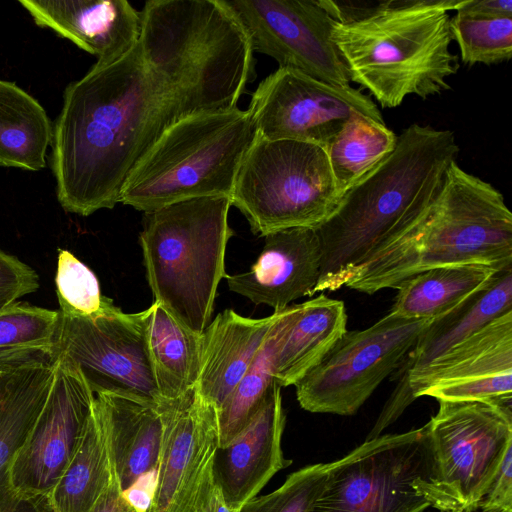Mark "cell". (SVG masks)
I'll return each instance as SVG.
<instances>
[{
	"label": "cell",
	"instance_id": "1",
	"mask_svg": "<svg viewBox=\"0 0 512 512\" xmlns=\"http://www.w3.org/2000/svg\"><path fill=\"white\" fill-rule=\"evenodd\" d=\"M182 117L138 43L115 62L94 64L67 85L53 124L50 160L61 207L80 216L114 208L136 164Z\"/></svg>",
	"mask_w": 512,
	"mask_h": 512
},
{
	"label": "cell",
	"instance_id": "2",
	"mask_svg": "<svg viewBox=\"0 0 512 512\" xmlns=\"http://www.w3.org/2000/svg\"><path fill=\"white\" fill-rule=\"evenodd\" d=\"M459 151L451 130L417 123L404 129L394 150L348 188L314 228L321 248L315 293L343 287L382 243L420 219Z\"/></svg>",
	"mask_w": 512,
	"mask_h": 512
},
{
	"label": "cell",
	"instance_id": "3",
	"mask_svg": "<svg viewBox=\"0 0 512 512\" xmlns=\"http://www.w3.org/2000/svg\"><path fill=\"white\" fill-rule=\"evenodd\" d=\"M464 264L512 267V214L498 189L455 161L430 209L382 243L344 286L374 294L426 270Z\"/></svg>",
	"mask_w": 512,
	"mask_h": 512
},
{
	"label": "cell",
	"instance_id": "4",
	"mask_svg": "<svg viewBox=\"0 0 512 512\" xmlns=\"http://www.w3.org/2000/svg\"><path fill=\"white\" fill-rule=\"evenodd\" d=\"M140 15L143 59L171 87L183 117L237 107L253 49L225 0H149Z\"/></svg>",
	"mask_w": 512,
	"mask_h": 512
},
{
	"label": "cell",
	"instance_id": "5",
	"mask_svg": "<svg viewBox=\"0 0 512 512\" xmlns=\"http://www.w3.org/2000/svg\"><path fill=\"white\" fill-rule=\"evenodd\" d=\"M465 0H388L368 16L333 27L332 40L354 82L382 108L400 106L409 95L422 99L451 88L459 70L450 10Z\"/></svg>",
	"mask_w": 512,
	"mask_h": 512
},
{
	"label": "cell",
	"instance_id": "6",
	"mask_svg": "<svg viewBox=\"0 0 512 512\" xmlns=\"http://www.w3.org/2000/svg\"><path fill=\"white\" fill-rule=\"evenodd\" d=\"M231 206L229 197L212 196L145 213L139 239L154 300L196 333L209 324L218 285L226 277Z\"/></svg>",
	"mask_w": 512,
	"mask_h": 512
},
{
	"label": "cell",
	"instance_id": "7",
	"mask_svg": "<svg viewBox=\"0 0 512 512\" xmlns=\"http://www.w3.org/2000/svg\"><path fill=\"white\" fill-rule=\"evenodd\" d=\"M255 137L249 112L237 107L184 116L136 164L120 203L149 213L194 198H230Z\"/></svg>",
	"mask_w": 512,
	"mask_h": 512
},
{
	"label": "cell",
	"instance_id": "8",
	"mask_svg": "<svg viewBox=\"0 0 512 512\" xmlns=\"http://www.w3.org/2000/svg\"><path fill=\"white\" fill-rule=\"evenodd\" d=\"M341 195L326 151L294 140L256 134L238 170L231 205L260 236L298 227L316 228Z\"/></svg>",
	"mask_w": 512,
	"mask_h": 512
},
{
	"label": "cell",
	"instance_id": "9",
	"mask_svg": "<svg viewBox=\"0 0 512 512\" xmlns=\"http://www.w3.org/2000/svg\"><path fill=\"white\" fill-rule=\"evenodd\" d=\"M427 424L431 471L419 492L442 512H475L512 448V405L438 401Z\"/></svg>",
	"mask_w": 512,
	"mask_h": 512
},
{
	"label": "cell",
	"instance_id": "10",
	"mask_svg": "<svg viewBox=\"0 0 512 512\" xmlns=\"http://www.w3.org/2000/svg\"><path fill=\"white\" fill-rule=\"evenodd\" d=\"M432 464L428 426L366 440L327 463L312 512H424Z\"/></svg>",
	"mask_w": 512,
	"mask_h": 512
},
{
	"label": "cell",
	"instance_id": "11",
	"mask_svg": "<svg viewBox=\"0 0 512 512\" xmlns=\"http://www.w3.org/2000/svg\"><path fill=\"white\" fill-rule=\"evenodd\" d=\"M432 320L388 312L364 330L346 331L295 384L299 405L312 413L356 414L380 383L403 364Z\"/></svg>",
	"mask_w": 512,
	"mask_h": 512
},
{
	"label": "cell",
	"instance_id": "12",
	"mask_svg": "<svg viewBox=\"0 0 512 512\" xmlns=\"http://www.w3.org/2000/svg\"><path fill=\"white\" fill-rule=\"evenodd\" d=\"M57 356L74 365L94 395L112 394L161 407L141 313L105 297L89 316L60 308Z\"/></svg>",
	"mask_w": 512,
	"mask_h": 512
},
{
	"label": "cell",
	"instance_id": "13",
	"mask_svg": "<svg viewBox=\"0 0 512 512\" xmlns=\"http://www.w3.org/2000/svg\"><path fill=\"white\" fill-rule=\"evenodd\" d=\"M247 111L258 136L311 143L325 151L354 114L385 123L377 104L361 89L335 86L290 68L268 75Z\"/></svg>",
	"mask_w": 512,
	"mask_h": 512
},
{
	"label": "cell",
	"instance_id": "14",
	"mask_svg": "<svg viewBox=\"0 0 512 512\" xmlns=\"http://www.w3.org/2000/svg\"><path fill=\"white\" fill-rule=\"evenodd\" d=\"M94 399L81 372L57 356L49 394L10 467L19 501L33 505L47 498L80 443Z\"/></svg>",
	"mask_w": 512,
	"mask_h": 512
},
{
	"label": "cell",
	"instance_id": "15",
	"mask_svg": "<svg viewBox=\"0 0 512 512\" xmlns=\"http://www.w3.org/2000/svg\"><path fill=\"white\" fill-rule=\"evenodd\" d=\"M244 27L253 52L317 80L351 86L332 40L336 21L320 0H225Z\"/></svg>",
	"mask_w": 512,
	"mask_h": 512
},
{
	"label": "cell",
	"instance_id": "16",
	"mask_svg": "<svg viewBox=\"0 0 512 512\" xmlns=\"http://www.w3.org/2000/svg\"><path fill=\"white\" fill-rule=\"evenodd\" d=\"M408 383L415 399L512 405V311L457 343Z\"/></svg>",
	"mask_w": 512,
	"mask_h": 512
},
{
	"label": "cell",
	"instance_id": "17",
	"mask_svg": "<svg viewBox=\"0 0 512 512\" xmlns=\"http://www.w3.org/2000/svg\"><path fill=\"white\" fill-rule=\"evenodd\" d=\"M160 410L163 443L144 512H194L198 490L218 447L217 409L195 387Z\"/></svg>",
	"mask_w": 512,
	"mask_h": 512
},
{
	"label": "cell",
	"instance_id": "18",
	"mask_svg": "<svg viewBox=\"0 0 512 512\" xmlns=\"http://www.w3.org/2000/svg\"><path fill=\"white\" fill-rule=\"evenodd\" d=\"M281 388L275 383L246 429L228 445L215 450L213 480L234 512H239L278 471L292 463L284 458L281 448L286 421Z\"/></svg>",
	"mask_w": 512,
	"mask_h": 512
},
{
	"label": "cell",
	"instance_id": "19",
	"mask_svg": "<svg viewBox=\"0 0 512 512\" xmlns=\"http://www.w3.org/2000/svg\"><path fill=\"white\" fill-rule=\"evenodd\" d=\"M320 266L316 230L298 227L266 235L255 264L225 278L230 291L280 311L296 299L315 294Z\"/></svg>",
	"mask_w": 512,
	"mask_h": 512
},
{
	"label": "cell",
	"instance_id": "20",
	"mask_svg": "<svg viewBox=\"0 0 512 512\" xmlns=\"http://www.w3.org/2000/svg\"><path fill=\"white\" fill-rule=\"evenodd\" d=\"M35 24L97 58L117 61L138 43L141 15L127 0H19Z\"/></svg>",
	"mask_w": 512,
	"mask_h": 512
},
{
	"label": "cell",
	"instance_id": "21",
	"mask_svg": "<svg viewBox=\"0 0 512 512\" xmlns=\"http://www.w3.org/2000/svg\"><path fill=\"white\" fill-rule=\"evenodd\" d=\"M283 310L263 318L219 313L201 333L199 395L217 410L247 372Z\"/></svg>",
	"mask_w": 512,
	"mask_h": 512
},
{
	"label": "cell",
	"instance_id": "22",
	"mask_svg": "<svg viewBox=\"0 0 512 512\" xmlns=\"http://www.w3.org/2000/svg\"><path fill=\"white\" fill-rule=\"evenodd\" d=\"M94 409L105 433L112 468L126 493L158 467L164 434L160 407L97 394Z\"/></svg>",
	"mask_w": 512,
	"mask_h": 512
},
{
	"label": "cell",
	"instance_id": "23",
	"mask_svg": "<svg viewBox=\"0 0 512 512\" xmlns=\"http://www.w3.org/2000/svg\"><path fill=\"white\" fill-rule=\"evenodd\" d=\"M342 301L325 294L286 307L274 354L275 380L295 385L316 367L347 331Z\"/></svg>",
	"mask_w": 512,
	"mask_h": 512
},
{
	"label": "cell",
	"instance_id": "24",
	"mask_svg": "<svg viewBox=\"0 0 512 512\" xmlns=\"http://www.w3.org/2000/svg\"><path fill=\"white\" fill-rule=\"evenodd\" d=\"M512 311V267L495 273L447 313L422 331L403 362L408 382L442 356L497 317Z\"/></svg>",
	"mask_w": 512,
	"mask_h": 512
},
{
	"label": "cell",
	"instance_id": "25",
	"mask_svg": "<svg viewBox=\"0 0 512 512\" xmlns=\"http://www.w3.org/2000/svg\"><path fill=\"white\" fill-rule=\"evenodd\" d=\"M56 359L19 367L0 396V512H19L10 467L40 413L53 383Z\"/></svg>",
	"mask_w": 512,
	"mask_h": 512
},
{
	"label": "cell",
	"instance_id": "26",
	"mask_svg": "<svg viewBox=\"0 0 512 512\" xmlns=\"http://www.w3.org/2000/svg\"><path fill=\"white\" fill-rule=\"evenodd\" d=\"M140 313L159 393L165 403L177 400L197 385L201 333L178 322L155 300Z\"/></svg>",
	"mask_w": 512,
	"mask_h": 512
},
{
	"label": "cell",
	"instance_id": "27",
	"mask_svg": "<svg viewBox=\"0 0 512 512\" xmlns=\"http://www.w3.org/2000/svg\"><path fill=\"white\" fill-rule=\"evenodd\" d=\"M52 133L42 105L14 82L0 79V167L43 169Z\"/></svg>",
	"mask_w": 512,
	"mask_h": 512
},
{
	"label": "cell",
	"instance_id": "28",
	"mask_svg": "<svg viewBox=\"0 0 512 512\" xmlns=\"http://www.w3.org/2000/svg\"><path fill=\"white\" fill-rule=\"evenodd\" d=\"M498 270L482 264L426 270L399 284L389 313L412 319H436L483 286Z\"/></svg>",
	"mask_w": 512,
	"mask_h": 512
},
{
	"label": "cell",
	"instance_id": "29",
	"mask_svg": "<svg viewBox=\"0 0 512 512\" xmlns=\"http://www.w3.org/2000/svg\"><path fill=\"white\" fill-rule=\"evenodd\" d=\"M112 475L105 433L93 404L80 443L46 498L49 512H90Z\"/></svg>",
	"mask_w": 512,
	"mask_h": 512
},
{
	"label": "cell",
	"instance_id": "30",
	"mask_svg": "<svg viewBox=\"0 0 512 512\" xmlns=\"http://www.w3.org/2000/svg\"><path fill=\"white\" fill-rule=\"evenodd\" d=\"M60 312L15 302L0 312V366L18 368L57 357Z\"/></svg>",
	"mask_w": 512,
	"mask_h": 512
},
{
	"label": "cell",
	"instance_id": "31",
	"mask_svg": "<svg viewBox=\"0 0 512 512\" xmlns=\"http://www.w3.org/2000/svg\"><path fill=\"white\" fill-rule=\"evenodd\" d=\"M396 143V134L385 123L354 114L326 149L340 195L385 159Z\"/></svg>",
	"mask_w": 512,
	"mask_h": 512
},
{
	"label": "cell",
	"instance_id": "32",
	"mask_svg": "<svg viewBox=\"0 0 512 512\" xmlns=\"http://www.w3.org/2000/svg\"><path fill=\"white\" fill-rule=\"evenodd\" d=\"M285 309L247 372L217 410L219 447L228 445L246 429L277 383L274 354Z\"/></svg>",
	"mask_w": 512,
	"mask_h": 512
},
{
	"label": "cell",
	"instance_id": "33",
	"mask_svg": "<svg viewBox=\"0 0 512 512\" xmlns=\"http://www.w3.org/2000/svg\"><path fill=\"white\" fill-rule=\"evenodd\" d=\"M452 38L467 65H492L510 60L512 17H475L456 13L450 20Z\"/></svg>",
	"mask_w": 512,
	"mask_h": 512
},
{
	"label": "cell",
	"instance_id": "34",
	"mask_svg": "<svg viewBox=\"0 0 512 512\" xmlns=\"http://www.w3.org/2000/svg\"><path fill=\"white\" fill-rule=\"evenodd\" d=\"M327 463L307 465L291 473L273 492L256 496L239 512H312L323 487Z\"/></svg>",
	"mask_w": 512,
	"mask_h": 512
},
{
	"label": "cell",
	"instance_id": "35",
	"mask_svg": "<svg viewBox=\"0 0 512 512\" xmlns=\"http://www.w3.org/2000/svg\"><path fill=\"white\" fill-rule=\"evenodd\" d=\"M55 285L60 308L89 316L103 305L96 275L66 249H58Z\"/></svg>",
	"mask_w": 512,
	"mask_h": 512
},
{
	"label": "cell",
	"instance_id": "36",
	"mask_svg": "<svg viewBox=\"0 0 512 512\" xmlns=\"http://www.w3.org/2000/svg\"><path fill=\"white\" fill-rule=\"evenodd\" d=\"M39 287V275L31 266L0 250V312Z\"/></svg>",
	"mask_w": 512,
	"mask_h": 512
},
{
	"label": "cell",
	"instance_id": "37",
	"mask_svg": "<svg viewBox=\"0 0 512 512\" xmlns=\"http://www.w3.org/2000/svg\"><path fill=\"white\" fill-rule=\"evenodd\" d=\"M480 512H512V448L508 449L483 495Z\"/></svg>",
	"mask_w": 512,
	"mask_h": 512
},
{
	"label": "cell",
	"instance_id": "38",
	"mask_svg": "<svg viewBox=\"0 0 512 512\" xmlns=\"http://www.w3.org/2000/svg\"><path fill=\"white\" fill-rule=\"evenodd\" d=\"M194 512H234L227 505L220 488L215 484L211 468L205 474L198 490Z\"/></svg>",
	"mask_w": 512,
	"mask_h": 512
},
{
	"label": "cell",
	"instance_id": "39",
	"mask_svg": "<svg viewBox=\"0 0 512 512\" xmlns=\"http://www.w3.org/2000/svg\"><path fill=\"white\" fill-rule=\"evenodd\" d=\"M90 512H140L122 491L114 473L109 485L96 501Z\"/></svg>",
	"mask_w": 512,
	"mask_h": 512
},
{
	"label": "cell",
	"instance_id": "40",
	"mask_svg": "<svg viewBox=\"0 0 512 512\" xmlns=\"http://www.w3.org/2000/svg\"><path fill=\"white\" fill-rule=\"evenodd\" d=\"M457 13L475 17H512L511 0H465Z\"/></svg>",
	"mask_w": 512,
	"mask_h": 512
},
{
	"label": "cell",
	"instance_id": "41",
	"mask_svg": "<svg viewBox=\"0 0 512 512\" xmlns=\"http://www.w3.org/2000/svg\"><path fill=\"white\" fill-rule=\"evenodd\" d=\"M40 512H49V510L48 509H43Z\"/></svg>",
	"mask_w": 512,
	"mask_h": 512
}]
</instances>
